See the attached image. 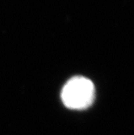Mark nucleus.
I'll use <instances>...</instances> for the list:
<instances>
[{"instance_id": "1", "label": "nucleus", "mask_w": 134, "mask_h": 135, "mask_svg": "<svg viewBox=\"0 0 134 135\" xmlns=\"http://www.w3.org/2000/svg\"><path fill=\"white\" fill-rule=\"evenodd\" d=\"M61 97L63 104L68 108L86 109L95 100V86L90 79L85 77H73L65 84Z\"/></svg>"}]
</instances>
